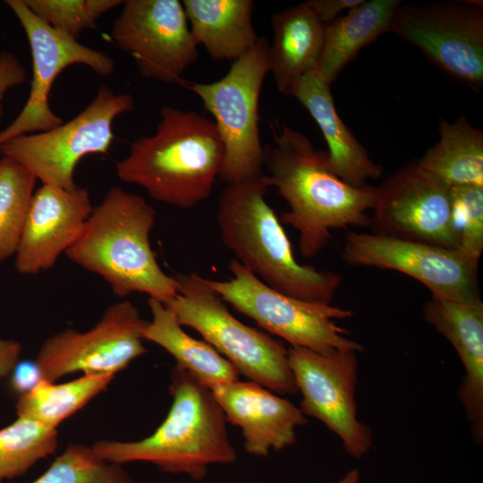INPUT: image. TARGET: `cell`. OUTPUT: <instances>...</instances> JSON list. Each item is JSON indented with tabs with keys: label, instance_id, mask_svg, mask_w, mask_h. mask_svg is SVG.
<instances>
[{
	"label": "cell",
	"instance_id": "obj_1",
	"mask_svg": "<svg viewBox=\"0 0 483 483\" xmlns=\"http://www.w3.org/2000/svg\"><path fill=\"white\" fill-rule=\"evenodd\" d=\"M273 145L265 148L270 187L287 202L280 221L299 233L305 258L318 254L329 242L331 231L370 226L377 187H353L330 169L327 153L317 150L301 131L276 123Z\"/></svg>",
	"mask_w": 483,
	"mask_h": 483
},
{
	"label": "cell",
	"instance_id": "obj_2",
	"mask_svg": "<svg viewBox=\"0 0 483 483\" xmlns=\"http://www.w3.org/2000/svg\"><path fill=\"white\" fill-rule=\"evenodd\" d=\"M152 135L141 136L115 165L117 177L153 199L191 208L219 177L224 146L215 123L194 111L165 106Z\"/></svg>",
	"mask_w": 483,
	"mask_h": 483
},
{
	"label": "cell",
	"instance_id": "obj_3",
	"mask_svg": "<svg viewBox=\"0 0 483 483\" xmlns=\"http://www.w3.org/2000/svg\"><path fill=\"white\" fill-rule=\"evenodd\" d=\"M156 216L141 196L112 187L65 255L100 276L119 298L138 292L166 303L177 295L179 284L164 272L152 250Z\"/></svg>",
	"mask_w": 483,
	"mask_h": 483
},
{
	"label": "cell",
	"instance_id": "obj_4",
	"mask_svg": "<svg viewBox=\"0 0 483 483\" xmlns=\"http://www.w3.org/2000/svg\"><path fill=\"white\" fill-rule=\"evenodd\" d=\"M269 187L265 174L225 186L216 213L223 243L236 260L275 291L331 304L343 276L295 259L290 240L266 200Z\"/></svg>",
	"mask_w": 483,
	"mask_h": 483
},
{
	"label": "cell",
	"instance_id": "obj_5",
	"mask_svg": "<svg viewBox=\"0 0 483 483\" xmlns=\"http://www.w3.org/2000/svg\"><path fill=\"white\" fill-rule=\"evenodd\" d=\"M170 410L150 436L133 442L102 440L92 449L106 462H146L164 472L202 480L212 464H231L237 453L225 414L210 388L175 365L170 373Z\"/></svg>",
	"mask_w": 483,
	"mask_h": 483
},
{
	"label": "cell",
	"instance_id": "obj_6",
	"mask_svg": "<svg viewBox=\"0 0 483 483\" xmlns=\"http://www.w3.org/2000/svg\"><path fill=\"white\" fill-rule=\"evenodd\" d=\"M175 278L179 292L164 304L182 326L200 334L250 381L279 395L298 392L283 343L238 320L206 277L191 272Z\"/></svg>",
	"mask_w": 483,
	"mask_h": 483
},
{
	"label": "cell",
	"instance_id": "obj_7",
	"mask_svg": "<svg viewBox=\"0 0 483 483\" xmlns=\"http://www.w3.org/2000/svg\"><path fill=\"white\" fill-rule=\"evenodd\" d=\"M269 43L265 38L233 61L220 80L208 82L183 80L215 119L224 146L219 177L228 184L264 174L265 148L258 129V102L269 72Z\"/></svg>",
	"mask_w": 483,
	"mask_h": 483
},
{
	"label": "cell",
	"instance_id": "obj_8",
	"mask_svg": "<svg viewBox=\"0 0 483 483\" xmlns=\"http://www.w3.org/2000/svg\"><path fill=\"white\" fill-rule=\"evenodd\" d=\"M228 267L230 279L207 278V283L225 303L267 332L283 338L291 346L322 354L363 351V346L350 339L349 332L335 322L351 318V309L285 295L267 285L235 258Z\"/></svg>",
	"mask_w": 483,
	"mask_h": 483
},
{
	"label": "cell",
	"instance_id": "obj_9",
	"mask_svg": "<svg viewBox=\"0 0 483 483\" xmlns=\"http://www.w3.org/2000/svg\"><path fill=\"white\" fill-rule=\"evenodd\" d=\"M133 108L131 95L101 86L91 102L67 123L15 137L0 146V153L41 184L74 188L78 163L86 156L107 153L114 139V120Z\"/></svg>",
	"mask_w": 483,
	"mask_h": 483
},
{
	"label": "cell",
	"instance_id": "obj_10",
	"mask_svg": "<svg viewBox=\"0 0 483 483\" xmlns=\"http://www.w3.org/2000/svg\"><path fill=\"white\" fill-rule=\"evenodd\" d=\"M390 31L417 47L437 68L476 89L483 86V4L442 1L400 4Z\"/></svg>",
	"mask_w": 483,
	"mask_h": 483
},
{
	"label": "cell",
	"instance_id": "obj_11",
	"mask_svg": "<svg viewBox=\"0 0 483 483\" xmlns=\"http://www.w3.org/2000/svg\"><path fill=\"white\" fill-rule=\"evenodd\" d=\"M288 352L297 390L301 394L299 408L302 413L317 419L335 433L353 458L366 455L374 441L370 428L358 419L357 352L322 354L293 346Z\"/></svg>",
	"mask_w": 483,
	"mask_h": 483
},
{
	"label": "cell",
	"instance_id": "obj_12",
	"mask_svg": "<svg viewBox=\"0 0 483 483\" xmlns=\"http://www.w3.org/2000/svg\"><path fill=\"white\" fill-rule=\"evenodd\" d=\"M352 266L394 270L426 285L432 296L456 301L480 298L479 260L458 250L374 233L350 232L342 251Z\"/></svg>",
	"mask_w": 483,
	"mask_h": 483
},
{
	"label": "cell",
	"instance_id": "obj_13",
	"mask_svg": "<svg viewBox=\"0 0 483 483\" xmlns=\"http://www.w3.org/2000/svg\"><path fill=\"white\" fill-rule=\"evenodd\" d=\"M146 323L132 302L122 300L88 331L67 328L49 336L35 360L42 379L55 382L79 371L115 375L148 352L141 336Z\"/></svg>",
	"mask_w": 483,
	"mask_h": 483
},
{
	"label": "cell",
	"instance_id": "obj_14",
	"mask_svg": "<svg viewBox=\"0 0 483 483\" xmlns=\"http://www.w3.org/2000/svg\"><path fill=\"white\" fill-rule=\"evenodd\" d=\"M27 37L32 60L28 99L15 119L0 131V146L21 135L45 131L64 123L50 107L49 95L56 78L72 64H83L96 74L110 76L114 62L106 54L80 44L40 20L24 0H6Z\"/></svg>",
	"mask_w": 483,
	"mask_h": 483
},
{
	"label": "cell",
	"instance_id": "obj_15",
	"mask_svg": "<svg viewBox=\"0 0 483 483\" xmlns=\"http://www.w3.org/2000/svg\"><path fill=\"white\" fill-rule=\"evenodd\" d=\"M122 5L112 24L114 42L132 56L143 77L182 84L198 58L182 1L126 0Z\"/></svg>",
	"mask_w": 483,
	"mask_h": 483
},
{
	"label": "cell",
	"instance_id": "obj_16",
	"mask_svg": "<svg viewBox=\"0 0 483 483\" xmlns=\"http://www.w3.org/2000/svg\"><path fill=\"white\" fill-rule=\"evenodd\" d=\"M372 211L371 233L458 250L450 186L417 162L377 187Z\"/></svg>",
	"mask_w": 483,
	"mask_h": 483
},
{
	"label": "cell",
	"instance_id": "obj_17",
	"mask_svg": "<svg viewBox=\"0 0 483 483\" xmlns=\"http://www.w3.org/2000/svg\"><path fill=\"white\" fill-rule=\"evenodd\" d=\"M93 206L89 191L41 184L32 196L14 255L21 275H37L55 266L72 245Z\"/></svg>",
	"mask_w": 483,
	"mask_h": 483
},
{
	"label": "cell",
	"instance_id": "obj_18",
	"mask_svg": "<svg viewBox=\"0 0 483 483\" xmlns=\"http://www.w3.org/2000/svg\"><path fill=\"white\" fill-rule=\"evenodd\" d=\"M226 421L241 428L249 454L266 457L296 442V428L307 423L288 399L252 381L239 379L210 388Z\"/></svg>",
	"mask_w": 483,
	"mask_h": 483
},
{
	"label": "cell",
	"instance_id": "obj_19",
	"mask_svg": "<svg viewBox=\"0 0 483 483\" xmlns=\"http://www.w3.org/2000/svg\"><path fill=\"white\" fill-rule=\"evenodd\" d=\"M423 318L453 347L463 367L458 388L475 443H483V302L456 301L436 296L425 303Z\"/></svg>",
	"mask_w": 483,
	"mask_h": 483
},
{
	"label": "cell",
	"instance_id": "obj_20",
	"mask_svg": "<svg viewBox=\"0 0 483 483\" xmlns=\"http://www.w3.org/2000/svg\"><path fill=\"white\" fill-rule=\"evenodd\" d=\"M328 83L318 67L308 72L297 83L292 97L309 113L327 144L331 171L353 187H365L378 179L383 168L375 163L340 118Z\"/></svg>",
	"mask_w": 483,
	"mask_h": 483
},
{
	"label": "cell",
	"instance_id": "obj_21",
	"mask_svg": "<svg viewBox=\"0 0 483 483\" xmlns=\"http://www.w3.org/2000/svg\"><path fill=\"white\" fill-rule=\"evenodd\" d=\"M271 22L269 72L273 74L277 90L292 96L299 80L318 67L326 25L309 1L275 13Z\"/></svg>",
	"mask_w": 483,
	"mask_h": 483
},
{
	"label": "cell",
	"instance_id": "obj_22",
	"mask_svg": "<svg viewBox=\"0 0 483 483\" xmlns=\"http://www.w3.org/2000/svg\"><path fill=\"white\" fill-rule=\"evenodd\" d=\"M197 45L219 61H235L258 42L251 0L182 1Z\"/></svg>",
	"mask_w": 483,
	"mask_h": 483
},
{
	"label": "cell",
	"instance_id": "obj_23",
	"mask_svg": "<svg viewBox=\"0 0 483 483\" xmlns=\"http://www.w3.org/2000/svg\"><path fill=\"white\" fill-rule=\"evenodd\" d=\"M399 0H364L325 26L318 70L332 83L367 45L390 31Z\"/></svg>",
	"mask_w": 483,
	"mask_h": 483
},
{
	"label": "cell",
	"instance_id": "obj_24",
	"mask_svg": "<svg viewBox=\"0 0 483 483\" xmlns=\"http://www.w3.org/2000/svg\"><path fill=\"white\" fill-rule=\"evenodd\" d=\"M148 305L151 320L142 329L143 340L165 349L177 366L208 388L239 379L237 369L209 343L189 335L163 302L148 298Z\"/></svg>",
	"mask_w": 483,
	"mask_h": 483
},
{
	"label": "cell",
	"instance_id": "obj_25",
	"mask_svg": "<svg viewBox=\"0 0 483 483\" xmlns=\"http://www.w3.org/2000/svg\"><path fill=\"white\" fill-rule=\"evenodd\" d=\"M440 139L417 162L448 186H483V131L466 117L441 118Z\"/></svg>",
	"mask_w": 483,
	"mask_h": 483
},
{
	"label": "cell",
	"instance_id": "obj_26",
	"mask_svg": "<svg viewBox=\"0 0 483 483\" xmlns=\"http://www.w3.org/2000/svg\"><path fill=\"white\" fill-rule=\"evenodd\" d=\"M114 377V374H84L62 384L41 379L19 397L16 414L56 429L60 423L104 391Z\"/></svg>",
	"mask_w": 483,
	"mask_h": 483
},
{
	"label": "cell",
	"instance_id": "obj_27",
	"mask_svg": "<svg viewBox=\"0 0 483 483\" xmlns=\"http://www.w3.org/2000/svg\"><path fill=\"white\" fill-rule=\"evenodd\" d=\"M57 447V431L20 417L0 429V483L26 473Z\"/></svg>",
	"mask_w": 483,
	"mask_h": 483
},
{
	"label": "cell",
	"instance_id": "obj_28",
	"mask_svg": "<svg viewBox=\"0 0 483 483\" xmlns=\"http://www.w3.org/2000/svg\"><path fill=\"white\" fill-rule=\"evenodd\" d=\"M37 181L13 159H0V261L15 255Z\"/></svg>",
	"mask_w": 483,
	"mask_h": 483
},
{
	"label": "cell",
	"instance_id": "obj_29",
	"mask_svg": "<svg viewBox=\"0 0 483 483\" xmlns=\"http://www.w3.org/2000/svg\"><path fill=\"white\" fill-rule=\"evenodd\" d=\"M32 483H134L122 464L99 458L92 447L71 444Z\"/></svg>",
	"mask_w": 483,
	"mask_h": 483
},
{
	"label": "cell",
	"instance_id": "obj_30",
	"mask_svg": "<svg viewBox=\"0 0 483 483\" xmlns=\"http://www.w3.org/2000/svg\"><path fill=\"white\" fill-rule=\"evenodd\" d=\"M120 0H24L40 20L54 30L77 39L85 30L95 29L97 21Z\"/></svg>",
	"mask_w": 483,
	"mask_h": 483
},
{
	"label": "cell",
	"instance_id": "obj_31",
	"mask_svg": "<svg viewBox=\"0 0 483 483\" xmlns=\"http://www.w3.org/2000/svg\"><path fill=\"white\" fill-rule=\"evenodd\" d=\"M458 250L479 260L483 251V186L450 187Z\"/></svg>",
	"mask_w": 483,
	"mask_h": 483
},
{
	"label": "cell",
	"instance_id": "obj_32",
	"mask_svg": "<svg viewBox=\"0 0 483 483\" xmlns=\"http://www.w3.org/2000/svg\"><path fill=\"white\" fill-rule=\"evenodd\" d=\"M27 70L19 58L10 51L0 53V121L4 115L3 101L6 93L27 80Z\"/></svg>",
	"mask_w": 483,
	"mask_h": 483
},
{
	"label": "cell",
	"instance_id": "obj_33",
	"mask_svg": "<svg viewBox=\"0 0 483 483\" xmlns=\"http://www.w3.org/2000/svg\"><path fill=\"white\" fill-rule=\"evenodd\" d=\"M10 375V388L19 397L30 392L42 379L35 360L18 362Z\"/></svg>",
	"mask_w": 483,
	"mask_h": 483
},
{
	"label": "cell",
	"instance_id": "obj_34",
	"mask_svg": "<svg viewBox=\"0 0 483 483\" xmlns=\"http://www.w3.org/2000/svg\"><path fill=\"white\" fill-rule=\"evenodd\" d=\"M364 0H309V4L319 20L328 24L342 12H347L351 8L361 4Z\"/></svg>",
	"mask_w": 483,
	"mask_h": 483
},
{
	"label": "cell",
	"instance_id": "obj_35",
	"mask_svg": "<svg viewBox=\"0 0 483 483\" xmlns=\"http://www.w3.org/2000/svg\"><path fill=\"white\" fill-rule=\"evenodd\" d=\"M21 351L22 346L18 341L0 337V381L11 374L19 362Z\"/></svg>",
	"mask_w": 483,
	"mask_h": 483
},
{
	"label": "cell",
	"instance_id": "obj_36",
	"mask_svg": "<svg viewBox=\"0 0 483 483\" xmlns=\"http://www.w3.org/2000/svg\"><path fill=\"white\" fill-rule=\"evenodd\" d=\"M335 483H360V473L357 469H352Z\"/></svg>",
	"mask_w": 483,
	"mask_h": 483
}]
</instances>
